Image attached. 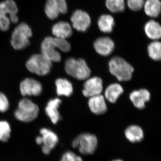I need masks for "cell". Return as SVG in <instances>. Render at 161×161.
<instances>
[{
  "mask_svg": "<svg viewBox=\"0 0 161 161\" xmlns=\"http://www.w3.org/2000/svg\"><path fill=\"white\" fill-rule=\"evenodd\" d=\"M94 48L96 52L103 56H108L114 51L115 44L112 39L108 37H102L95 40Z\"/></svg>",
  "mask_w": 161,
  "mask_h": 161,
  "instance_id": "obj_13",
  "label": "cell"
},
{
  "mask_svg": "<svg viewBox=\"0 0 161 161\" xmlns=\"http://www.w3.org/2000/svg\"><path fill=\"white\" fill-rule=\"evenodd\" d=\"M112 161H123V160H122L121 159H115L114 160Z\"/></svg>",
  "mask_w": 161,
  "mask_h": 161,
  "instance_id": "obj_34",
  "label": "cell"
},
{
  "mask_svg": "<svg viewBox=\"0 0 161 161\" xmlns=\"http://www.w3.org/2000/svg\"><path fill=\"white\" fill-rule=\"evenodd\" d=\"M39 113V108L28 98L22 99L14 112V116L18 120L23 122H30L35 120Z\"/></svg>",
  "mask_w": 161,
  "mask_h": 161,
  "instance_id": "obj_3",
  "label": "cell"
},
{
  "mask_svg": "<svg viewBox=\"0 0 161 161\" xmlns=\"http://www.w3.org/2000/svg\"><path fill=\"white\" fill-rule=\"evenodd\" d=\"M32 36L31 28L26 23H21L12 34L10 43L14 49H25L30 44V38Z\"/></svg>",
  "mask_w": 161,
  "mask_h": 161,
  "instance_id": "obj_4",
  "label": "cell"
},
{
  "mask_svg": "<svg viewBox=\"0 0 161 161\" xmlns=\"http://www.w3.org/2000/svg\"><path fill=\"white\" fill-rule=\"evenodd\" d=\"M111 74L119 81H127L131 79L134 69L132 65L122 58L113 57L109 62Z\"/></svg>",
  "mask_w": 161,
  "mask_h": 161,
  "instance_id": "obj_1",
  "label": "cell"
},
{
  "mask_svg": "<svg viewBox=\"0 0 161 161\" xmlns=\"http://www.w3.org/2000/svg\"><path fill=\"white\" fill-rule=\"evenodd\" d=\"M67 7L65 0H47L45 6V14L50 19H55L60 14L66 13Z\"/></svg>",
  "mask_w": 161,
  "mask_h": 161,
  "instance_id": "obj_7",
  "label": "cell"
},
{
  "mask_svg": "<svg viewBox=\"0 0 161 161\" xmlns=\"http://www.w3.org/2000/svg\"><path fill=\"white\" fill-rule=\"evenodd\" d=\"M56 92L58 96L69 97L73 92V85L70 81L65 78H58L55 81Z\"/></svg>",
  "mask_w": 161,
  "mask_h": 161,
  "instance_id": "obj_19",
  "label": "cell"
},
{
  "mask_svg": "<svg viewBox=\"0 0 161 161\" xmlns=\"http://www.w3.org/2000/svg\"><path fill=\"white\" fill-rule=\"evenodd\" d=\"M130 98L136 108L142 109L145 108L146 103L150 100V94L148 90L142 89L132 92Z\"/></svg>",
  "mask_w": 161,
  "mask_h": 161,
  "instance_id": "obj_14",
  "label": "cell"
},
{
  "mask_svg": "<svg viewBox=\"0 0 161 161\" xmlns=\"http://www.w3.org/2000/svg\"><path fill=\"white\" fill-rule=\"evenodd\" d=\"M88 105L91 111L95 115L103 114L107 110L105 98L100 94L90 97Z\"/></svg>",
  "mask_w": 161,
  "mask_h": 161,
  "instance_id": "obj_16",
  "label": "cell"
},
{
  "mask_svg": "<svg viewBox=\"0 0 161 161\" xmlns=\"http://www.w3.org/2000/svg\"><path fill=\"white\" fill-rule=\"evenodd\" d=\"M145 31L150 39L156 40L161 38V26L155 21L148 22L145 26Z\"/></svg>",
  "mask_w": 161,
  "mask_h": 161,
  "instance_id": "obj_22",
  "label": "cell"
},
{
  "mask_svg": "<svg viewBox=\"0 0 161 161\" xmlns=\"http://www.w3.org/2000/svg\"><path fill=\"white\" fill-rule=\"evenodd\" d=\"M64 68L69 76L80 80H86L91 75V70L83 59L69 58L64 64Z\"/></svg>",
  "mask_w": 161,
  "mask_h": 161,
  "instance_id": "obj_2",
  "label": "cell"
},
{
  "mask_svg": "<svg viewBox=\"0 0 161 161\" xmlns=\"http://www.w3.org/2000/svg\"><path fill=\"white\" fill-rule=\"evenodd\" d=\"M98 27L104 33H111L115 26V21L112 16L103 14L101 16L98 21Z\"/></svg>",
  "mask_w": 161,
  "mask_h": 161,
  "instance_id": "obj_24",
  "label": "cell"
},
{
  "mask_svg": "<svg viewBox=\"0 0 161 161\" xmlns=\"http://www.w3.org/2000/svg\"><path fill=\"white\" fill-rule=\"evenodd\" d=\"M11 20L7 15L0 13V30L2 31H7L9 30Z\"/></svg>",
  "mask_w": 161,
  "mask_h": 161,
  "instance_id": "obj_30",
  "label": "cell"
},
{
  "mask_svg": "<svg viewBox=\"0 0 161 161\" xmlns=\"http://www.w3.org/2000/svg\"><path fill=\"white\" fill-rule=\"evenodd\" d=\"M36 142L38 145H41L43 143V141H42V138L41 136H37L36 138Z\"/></svg>",
  "mask_w": 161,
  "mask_h": 161,
  "instance_id": "obj_33",
  "label": "cell"
},
{
  "mask_svg": "<svg viewBox=\"0 0 161 161\" xmlns=\"http://www.w3.org/2000/svg\"><path fill=\"white\" fill-rule=\"evenodd\" d=\"M18 12L17 6L13 0H5L0 3V13L8 16L12 23H17Z\"/></svg>",
  "mask_w": 161,
  "mask_h": 161,
  "instance_id": "obj_15",
  "label": "cell"
},
{
  "mask_svg": "<svg viewBox=\"0 0 161 161\" xmlns=\"http://www.w3.org/2000/svg\"><path fill=\"white\" fill-rule=\"evenodd\" d=\"M40 133L43 141L42 152L44 154H49L51 151L56 147L58 143V135L52 130L43 128L40 130Z\"/></svg>",
  "mask_w": 161,
  "mask_h": 161,
  "instance_id": "obj_11",
  "label": "cell"
},
{
  "mask_svg": "<svg viewBox=\"0 0 161 161\" xmlns=\"http://www.w3.org/2000/svg\"><path fill=\"white\" fill-rule=\"evenodd\" d=\"M9 102L5 94L0 92V112H5L9 108Z\"/></svg>",
  "mask_w": 161,
  "mask_h": 161,
  "instance_id": "obj_32",
  "label": "cell"
},
{
  "mask_svg": "<svg viewBox=\"0 0 161 161\" xmlns=\"http://www.w3.org/2000/svg\"><path fill=\"white\" fill-rule=\"evenodd\" d=\"M123 92V88L120 85L113 83L107 88L105 92V96L110 103H115Z\"/></svg>",
  "mask_w": 161,
  "mask_h": 161,
  "instance_id": "obj_21",
  "label": "cell"
},
{
  "mask_svg": "<svg viewBox=\"0 0 161 161\" xmlns=\"http://www.w3.org/2000/svg\"><path fill=\"white\" fill-rule=\"evenodd\" d=\"M11 128L6 121H0V141L7 142L10 137Z\"/></svg>",
  "mask_w": 161,
  "mask_h": 161,
  "instance_id": "obj_27",
  "label": "cell"
},
{
  "mask_svg": "<svg viewBox=\"0 0 161 161\" xmlns=\"http://www.w3.org/2000/svg\"><path fill=\"white\" fill-rule=\"evenodd\" d=\"M103 91V81L98 77H93L86 79L84 84L82 93L85 97H92L100 95Z\"/></svg>",
  "mask_w": 161,
  "mask_h": 161,
  "instance_id": "obj_12",
  "label": "cell"
},
{
  "mask_svg": "<svg viewBox=\"0 0 161 161\" xmlns=\"http://www.w3.org/2000/svg\"><path fill=\"white\" fill-rule=\"evenodd\" d=\"M78 141V149L80 153L91 155L95 153L98 146V139L94 134L83 133L76 137Z\"/></svg>",
  "mask_w": 161,
  "mask_h": 161,
  "instance_id": "obj_6",
  "label": "cell"
},
{
  "mask_svg": "<svg viewBox=\"0 0 161 161\" xmlns=\"http://www.w3.org/2000/svg\"><path fill=\"white\" fill-rule=\"evenodd\" d=\"M55 45L57 49L63 52H68L71 49L70 43L68 42L66 39L61 38L54 37Z\"/></svg>",
  "mask_w": 161,
  "mask_h": 161,
  "instance_id": "obj_28",
  "label": "cell"
},
{
  "mask_svg": "<svg viewBox=\"0 0 161 161\" xmlns=\"http://www.w3.org/2000/svg\"><path fill=\"white\" fill-rule=\"evenodd\" d=\"M125 136L132 143L140 142L144 138V132L140 127L136 125L130 126L126 129Z\"/></svg>",
  "mask_w": 161,
  "mask_h": 161,
  "instance_id": "obj_20",
  "label": "cell"
},
{
  "mask_svg": "<svg viewBox=\"0 0 161 161\" xmlns=\"http://www.w3.org/2000/svg\"><path fill=\"white\" fill-rule=\"evenodd\" d=\"M20 91L21 95L24 96H37L42 93L43 87L41 84L38 80L33 78H27L20 83Z\"/></svg>",
  "mask_w": 161,
  "mask_h": 161,
  "instance_id": "obj_9",
  "label": "cell"
},
{
  "mask_svg": "<svg viewBox=\"0 0 161 161\" xmlns=\"http://www.w3.org/2000/svg\"><path fill=\"white\" fill-rule=\"evenodd\" d=\"M72 32L70 25L67 22L63 21L56 23L52 28V33L55 37L66 39L72 36Z\"/></svg>",
  "mask_w": 161,
  "mask_h": 161,
  "instance_id": "obj_18",
  "label": "cell"
},
{
  "mask_svg": "<svg viewBox=\"0 0 161 161\" xmlns=\"http://www.w3.org/2000/svg\"><path fill=\"white\" fill-rule=\"evenodd\" d=\"M149 56L153 60L158 61L161 60V42L155 41L148 46Z\"/></svg>",
  "mask_w": 161,
  "mask_h": 161,
  "instance_id": "obj_25",
  "label": "cell"
},
{
  "mask_svg": "<svg viewBox=\"0 0 161 161\" xmlns=\"http://www.w3.org/2000/svg\"><path fill=\"white\" fill-rule=\"evenodd\" d=\"M27 69L39 76H45L51 69L52 62L42 53L32 55L26 62Z\"/></svg>",
  "mask_w": 161,
  "mask_h": 161,
  "instance_id": "obj_5",
  "label": "cell"
},
{
  "mask_svg": "<svg viewBox=\"0 0 161 161\" xmlns=\"http://www.w3.org/2000/svg\"><path fill=\"white\" fill-rule=\"evenodd\" d=\"M57 49L54 37H47L41 43V53L52 62H59L61 60V55Z\"/></svg>",
  "mask_w": 161,
  "mask_h": 161,
  "instance_id": "obj_8",
  "label": "cell"
},
{
  "mask_svg": "<svg viewBox=\"0 0 161 161\" xmlns=\"http://www.w3.org/2000/svg\"><path fill=\"white\" fill-rule=\"evenodd\" d=\"M145 13L151 17H157L161 13V2L160 0H147L144 5Z\"/></svg>",
  "mask_w": 161,
  "mask_h": 161,
  "instance_id": "obj_23",
  "label": "cell"
},
{
  "mask_svg": "<svg viewBox=\"0 0 161 161\" xmlns=\"http://www.w3.org/2000/svg\"><path fill=\"white\" fill-rule=\"evenodd\" d=\"M61 103V101L59 98H53L48 102L45 108V112L53 124L58 123L60 119L58 108Z\"/></svg>",
  "mask_w": 161,
  "mask_h": 161,
  "instance_id": "obj_17",
  "label": "cell"
},
{
  "mask_svg": "<svg viewBox=\"0 0 161 161\" xmlns=\"http://www.w3.org/2000/svg\"><path fill=\"white\" fill-rule=\"evenodd\" d=\"M107 8L113 13L121 12L125 10V0H106Z\"/></svg>",
  "mask_w": 161,
  "mask_h": 161,
  "instance_id": "obj_26",
  "label": "cell"
},
{
  "mask_svg": "<svg viewBox=\"0 0 161 161\" xmlns=\"http://www.w3.org/2000/svg\"><path fill=\"white\" fill-rule=\"evenodd\" d=\"M145 0H127L128 7L132 11L140 10L143 7Z\"/></svg>",
  "mask_w": 161,
  "mask_h": 161,
  "instance_id": "obj_29",
  "label": "cell"
},
{
  "mask_svg": "<svg viewBox=\"0 0 161 161\" xmlns=\"http://www.w3.org/2000/svg\"><path fill=\"white\" fill-rule=\"evenodd\" d=\"M60 161H83L80 156L76 155L75 153L67 151L64 153Z\"/></svg>",
  "mask_w": 161,
  "mask_h": 161,
  "instance_id": "obj_31",
  "label": "cell"
},
{
  "mask_svg": "<svg viewBox=\"0 0 161 161\" xmlns=\"http://www.w3.org/2000/svg\"><path fill=\"white\" fill-rule=\"evenodd\" d=\"M71 20L73 27L78 31H86L89 28L91 19L89 14L83 10H76L72 15Z\"/></svg>",
  "mask_w": 161,
  "mask_h": 161,
  "instance_id": "obj_10",
  "label": "cell"
}]
</instances>
